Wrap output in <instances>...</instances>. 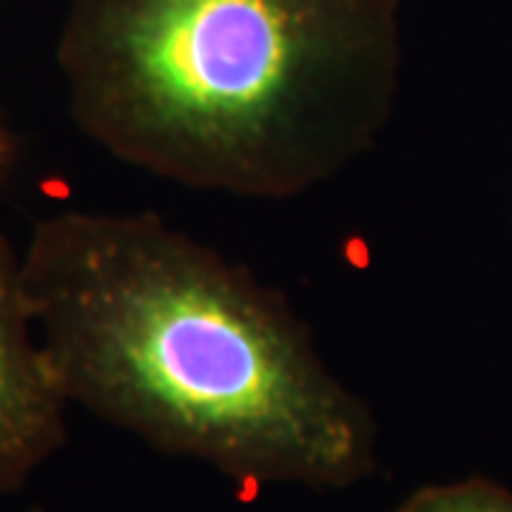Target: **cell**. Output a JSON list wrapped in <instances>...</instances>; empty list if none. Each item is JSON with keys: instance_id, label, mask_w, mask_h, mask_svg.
I'll list each match as a JSON object with an SVG mask.
<instances>
[{"instance_id": "7a4b0ae2", "label": "cell", "mask_w": 512, "mask_h": 512, "mask_svg": "<svg viewBox=\"0 0 512 512\" xmlns=\"http://www.w3.org/2000/svg\"><path fill=\"white\" fill-rule=\"evenodd\" d=\"M399 0H69L77 128L197 191L291 200L379 143L402 83Z\"/></svg>"}, {"instance_id": "277c9868", "label": "cell", "mask_w": 512, "mask_h": 512, "mask_svg": "<svg viewBox=\"0 0 512 512\" xmlns=\"http://www.w3.org/2000/svg\"><path fill=\"white\" fill-rule=\"evenodd\" d=\"M393 512H512V493L493 478L470 476L447 484H427Z\"/></svg>"}, {"instance_id": "3957f363", "label": "cell", "mask_w": 512, "mask_h": 512, "mask_svg": "<svg viewBox=\"0 0 512 512\" xmlns=\"http://www.w3.org/2000/svg\"><path fill=\"white\" fill-rule=\"evenodd\" d=\"M23 259L0 234V495L26 484L66 439V396L32 333Z\"/></svg>"}, {"instance_id": "5b68a950", "label": "cell", "mask_w": 512, "mask_h": 512, "mask_svg": "<svg viewBox=\"0 0 512 512\" xmlns=\"http://www.w3.org/2000/svg\"><path fill=\"white\" fill-rule=\"evenodd\" d=\"M6 157H9V140L3 137V131H0V168L6 163Z\"/></svg>"}, {"instance_id": "6da1fadb", "label": "cell", "mask_w": 512, "mask_h": 512, "mask_svg": "<svg viewBox=\"0 0 512 512\" xmlns=\"http://www.w3.org/2000/svg\"><path fill=\"white\" fill-rule=\"evenodd\" d=\"M23 259L29 311L69 402L239 484L348 490L379 427L288 299L163 217L63 211Z\"/></svg>"}]
</instances>
